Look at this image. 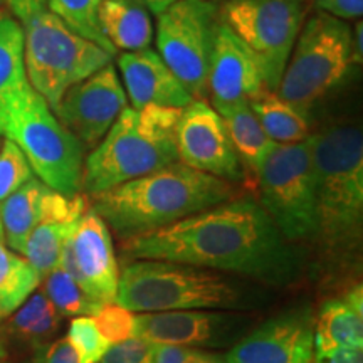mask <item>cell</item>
I'll return each mask as SVG.
<instances>
[{"label": "cell", "mask_w": 363, "mask_h": 363, "mask_svg": "<svg viewBox=\"0 0 363 363\" xmlns=\"http://www.w3.org/2000/svg\"><path fill=\"white\" fill-rule=\"evenodd\" d=\"M130 259L180 262L239 274L276 288L293 284L305 257L252 199H230L123 242Z\"/></svg>", "instance_id": "obj_1"}, {"label": "cell", "mask_w": 363, "mask_h": 363, "mask_svg": "<svg viewBox=\"0 0 363 363\" xmlns=\"http://www.w3.org/2000/svg\"><path fill=\"white\" fill-rule=\"evenodd\" d=\"M230 199L233 184L177 162L94 195L91 208L125 242Z\"/></svg>", "instance_id": "obj_2"}, {"label": "cell", "mask_w": 363, "mask_h": 363, "mask_svg": "<svg viewBox=\"0 0 363 363\" xmlns=\"http://www.w3.org/2000/svg\"><path fill=\"white\" fill-rule=\"evenodd\" d=\"M316 177V239L328 254L355 251L363 222V136L353 125L311 135Z\"/></svg>", "instance_id": "obj_3"}, {"label": "cell", "mask_w": 363, "mask_h": 363, "mask_svg": "<svg viewBox=\"0 0 363 363\" xmlns=\"http://www.w3.org/2000/svg\"><path fill=\"white\" fill-rule=\"evenodd\" d=\"M257 289L203 267L170 261L135 259L118 278L116 305L131 313L180 310H247Z\"/></svg>", "instance_id": "obj_4"}, {"label": "cell", "mask_w": 363, "mask_h": 363, "mask_svg": "<svg viewBox=\"0 0 363 363\" xmlns=\"http://www.w3.org/2000/svg\"><path fill=\"white\" fill-rule=\"evenodd\" d=\"M179 108L126 106L83 162L81 189L94 195L179 162Z\"/></svg>", "instance_id": "obj_5"}, {"label": "cell", "mask_w": 363, "mask_h": 363, "mask_svg": "<svg viewBox=\"0 0 363 363\" xmlns=\"http://www.w3.org/2000/svg\"><path fill=\"white\" fill-rule=\"evenodd\" d=\"M2 133L43 184L67 197L79 194L84 147L33 88L4 113Z\"/></svg>", "instance_id": "obj_6"}, {"label": "cell", "mask_w": 363, "mask_h": 363, "mask_svg": "<svg viewBox=\"0 0 363 363\" xmlns=\"http://www.w3.org/2000/svg\"><path fill=\"white\" fill-rule=\"evenodd\" d=\"M29 84L54 111L71 86L111 65L110 52L81 38L48 9L22 22Z\"/></svg>", "instance_id": "obj_7"}, {"label": "cell", "mask_w": 363, "mask_h": 363, "mask_svg": "<svg viewBox=\"0 0 363 363\" xmlns=\"http://www.w3.org/2000/svg\"><path fill=\"white\" fill-rule=\"evenodd\" d=\"M352 66V27L320 12L299 30L276 93L310 113L343 83Z\"/></svg>", "instance_id": "obj_8"}, {"label": "cell", "mask_w": 363, "mask_h": 363, "mask_svg": "<svg viewBox=\"0 0 363 363\" xmlns=\"http://www.w3.org/2000/svg\"><path fill=\"white\" fill-rule=\"evenodd\" d=\"M311 138V136H310ZM274 143L254 175L259 206L289 242L316 239V177L311 140Z\"/></svg>", "instance_id": "obj_9"}, {"label": "cell", "mask_w": 363, "mask_h": 363, "mask_svg": "<svg viewBox=\"0 0 363 363\" xmlns=\"http://www.w3.org/2000/svg\"><path fill=\"white\" fill-rule=\"evenodd\" d=\"M217 22V7L211 0H179L157 16L158 56L194 99L208 96V65Z\"/></svg>", "instance_id": "obj_10"}, {"label": "cell", "mask_w": 363, "mask_h": 363, "mask_svg": "<svg viewBox=\"0 0 363 363\" xmlns=\"http://www.w3.org/2000/svg\"><path fill=\"white\" fill-rule=\"evenodd\" d=\"M305 0H225L220 19L256 56L266 89L276 93L305 24Z\"/></svg>", "instance_id": "obj_11"}, {"label": "cell", "mask_w": 363, "mask_h": 363, "mask_svg": "<svg viewBox=\"0 0 363 363\" xmlns=\"http://www.w3.org/2000/svg\"><path fill=\"white\" fill-rule=\"evenodd\" d=\"M251 328V318L220 310H180L135 315V337L189 348L233 347Z\"/></svg>", "instance_id": "obj_12"}, {"label": "cell", "mask_w": 363, "mask_h": 363, "mask_svg": "<svg viewBox=\"0 0 363 363\" xmlns=\"http://www.w3.org/2000/svg\"><path fill=\"white\" fill-rule=\"evenodd\" d=\"M179 162L189 169L235 184L244 167L227 133L225 123L206 99H194L180 113L175 126Z\"/></svg>", "instance_id": "obj_13"}, {"label": "cell", "mask_w": 363, "mask_h": 363, "mask_svg": "<svg viewBox=\"0 0 363 363\" xmlns=\"http://www.w3.org/2000/svg\"><path fill=\"white\" fill-rule=\"evenodd\" d=\"M59 266L99 305H111L118 293V262L111 230L93 208L78 220L62 246Z\"/></svg>", "instance_id": "obj_14"}, {"label": "cell", "mask_w": 363, "mask_h": 363, "mask_svg": "<svg viewBox=\"0 0 363 363\" xmlns=\"http://www.w3.org/2000/svg\"><path fill=\"white\" fill-rule=\"evenodd\" d=\"M126 106L128 98L111 62L81 83L71 86L59 101L54 115L83 147L93 150Z\"/></svg>", "instance_id": "obj_15"}, {"label": "cell", "mask_w": 363, "mask_h": 363, "mask_svg": "<svg viewBox=\"0 0 363 363\" xmlns=\"http://www.w3.org/2000/svg\"><path fill=\"white\" fill-rule=\"evenodd\" d=\"M315 313L294 308L269 318L230 347L225 363H313Z\"/></svg>", "instance_id": "obj_16"}, {"label": "cell", "mask_w": 363, "mask_h": 363, "mask_svg": "<svg viewBox=\"0 0 363 363\" xmlns=\"http://www.w3.org/2000/svg\"><path fill=\"white\" fill-rule=\"evenodd\" d=\"M207 89L217 113L251 103L267 91L256 56L222 19L216 27Z\"/></svg>", "instance_id": "obj_17"}, {"label": "cell", "mask_w": 363, "mask_h": 363, "mask_svg": "<svg viewBox=\"0 0 363 363\" xmlns=\"http://www.w3.org/2000/svg\"><path fill=\"white\" fill-rule=\"evenodd\" d=\"M116 66L123 79L121 84L126 98L135 110L147 106L184 110L194 101L189 91L153 49L120 54Z\"/></svg>", "instance_id": "obj_18"}, {"label": "cell", "mask_w": 363, "mask_h": 363, "mask_svg": "<svg viewBox=\"0 0 363 363\" xmlns=\"http://www.w3.org/2000/svg\"><path fill=\"white\" fill-rule=\"evenodd\" d=\"M88 208L86 197L81 194L67 197L56 190H49V194L45 195L43 217L27 238L22 252L39 272L40 279L59 264L66 239L69 238L72 229Z\"/></svg>", "instance_id": "obj_19"}, {"label": "cell", "mask_w": 363, "mask_h": 363, "mask_svg": "<svg viewBox=\"0 0 363 363\" xmlns=\"http://www.w3.org/2000/svg\"><path fill=\"white\" fill-rule=\"evenodd\" d=\"M340 348H363V291L362 284L343 298L323 303L315 315V353Z\"/></svg>", "instance_id": "obj_20"}, {"label": "cell", "mask_w": 363, "mask_h": 363, "mask_svg": "<svg viewBox=\"0 0 363 363\" xmlns=\"http://www.w3.org/2000/svg\"><path fill=\"white\" fill-rule=\"evenodd\" d=\"M99 27L116 52L142 51L153 40L152 16L136 0H101Z\"/></svg>", "instance_id": "obj_21"}, {"label": "cell", "mask_w": 363, "mask_h": 363, "mask_svg": "<svg viewBox=\"0 0 363 363\" xmlns=\"http://www.w3.org/2000/svg\"><path fill=\"white\" fill-rule=\"evenodd\" d=\"M48 185L33 177L21 189L0 202V222H2L4 239L12 251L24 252L27 238L39 224L44 211Z\"/></svg>", "instance_id": "obj_22"}, {"label": "cell", "mask_w": 363, "mask_h": 363, "mask_svg": "<svg viewBox=\"0 0 363 363\" xmlns=\"http://www.w3.org/2000/svg\"><path fill=\"white\" fill-rule=\"evenodd\" d=\"M30 88L24 66V30L13 17L0 13V118Z\"/></svg>", "instance_id": "obj_23"}, {"label": "cell", "mask_w": 363, "mask_h": 363, "mask_svg": "<svg viewBox=\"0 0 363 363\" xmlns=\"http://www.w3.org/2000/svg\"><path fill=\"white\" fill-rule=\"evenodd\" d=\"M249 106L274 143H299L313 135L310 113L286 101L278 93L266 91Z\"/></svg>", "instance_id": "obj_24"}, {"label": "cell", "mask_w": 363, "mask_h": 363, "mask_svg": "<svg viewBox=\"0 0 363 363\" xmlns=\"http://www.w3.org/2000/svg\"><path fill=\"white\" fill-rule=\"evenodd\" d=\"M219 115L224 120L227 133L240 163L244 169L251 170L254 177L259 170L262 160L274 147V142L262 130L249 103L239 104Z\"/></svg>", "instance_id": "obj_25"}, {"label": "cell", "mask_w": 363, "mask_h": 363, "mask_svg": "<svg viewBox=\"0 0 363 363\" xmlns=\"http://www.w3.org/2000/svg\"><path fill=\"white\" fill-rule=\"evenodd\" d=\"M39 272L0 239V321L12 316L40 283Z\"/></svg>", "instance_id": "obj_26"}, {"label": "cell", "mask_w": 363, "mask_h": 363, "mask_svg": "<svg viewBox=\"0 0 363 363\" xmlns=\"http://www.w3.org/2000/svg\"><path fill=\"white\" fill-rule=\"evenodd\" d=\"M61 323V315L44 291L33 293L13 313L11 326L17 337L40 343L52 337Z\"/></svg>", "instance_id": "obj_27"}, {"label": "cell", "mask_w": 363, "mask_h": 363, "mask_svg": "<svg viewBox=\"0 0 363 363\" xmlns=\"http://www.w3.org/2000/svg\"><path fill=\"white\" fill-rule=\"evenodd\" d=\"M99 7L101 0H48L45 2V9L59 21L65 22L71 30L115 56L116 51L104 39L99 27Z\"/></svg>", "instance_id": "obj_28"}, {"label": "cell", "mask_w": 363, "mask_h": 363, "mask_svg": "<svg viewBox=\"0 0 363 363\" xmlns=\"http://www.w3.org/2000/svg\"><path fill=\"white\" fill-rule=\"evenodd\" d=\"M43 279L45 296L61 316H94L104 306L93 301L59 264Z\"/></svg>", "instance_id": "obj_29"}, {"label": "cell", "mask_w": 363, "mask_h": 363, "mask_svg": "<svg viewBox=\"0 0 363 363\" xmlns=\"http://www.w3.org/2000/svg\"><path fill=\"white\" fill-rule=\"evenodd\" d=\"M29 162L21 148L6 138L0 143V202L33 179Z\"/></svg>", "instance_id": "obj_30"}, {"label": "cell", "mask_w": 363, "mask_h": 363, "mask_svg": "<svg viewBox=\"0 0 363 363\" xmlns=\"http://www.w3.org/2000/svg\"><path fill=\"white\" fill-rule=\"evenodd\" d=\"M66 338L76 348L83 363H98L111 347L99 333L91 316L72 318Z\"/></svg>", "instance_id": "obj_31"}, {"label": "cell", "mask_w": 363, "mask_h": 363, "mask_svg": "<svg viewBox=\"0 0 363 363\" xmlns=\"http://www.w3.org/2000/svg\"><path fill=\"white\" fill-rule=\"evenodd\" d=\"M91 318H93L99 333L110 345L121 343L135 337V315L116 303L104 305Z\"/></svg>", "instance_id": "obj_32"}, {"label": "cell", "mask_w": 363, "mask_h": 363, "mask_svg": "<svg viewBox=\"0 0 363 363\" xmlns=\"http://www.w3.org/2000/svg\"><path fill=\"white\" fill-rule=\"evenodd\" d=\"M98 363H155L153 343L140 337L128 338L121 343L111 345Z\"/></svg>", "instance_id": "obj_33"}, {"label": "cell", "mask_w": 363, "mask_h": 363, "mask_svg": "<svg viewBox=\"0 0 363 363\" xmlns=\"http://www.w3.org/2000/svg\"><path fill=\"white\" fill-rule=\"evenodd\" d=\"M316 6L340 21H357L363 16V0H316Z\"/></svg>", "instance_id": "obj_34"}, {"label": "cell", "mask_w": 363, "mask_h": 363, "mask_svg": "<svg viewBox=\"0 0 363 363\" xmlns=\"http://www.w3.org/2000/svg\"><path fill=\"white\" fill-rule=\"evenodd\" d=\"M40 363H83L67 338H59L45 348Z\"/></svg>", "instance_id": "obj_35"}, {"label": "cell", "mask_w": 363, "mask_h": 363, "mask_svg": "<svg viewBox=\"0 0 363 363\" xmlns=\"http://www.w3.org/2000/svg\"><path fill=\"white\" fill-rule=\"evenodd\" d=\"M194 348L179 345L153 343V360L155 363H187Z\"/></svg>", "instance_id": "obj_36"}, {"label": "cell", "mask_w": 363, "mask_h": 363, "mask_svg": "<svg viewBox=\"0 0 363 363\" xmlns=\"http://www.w3.org/2000/svg\"><path fill=\"white\" fill-rule=\"evenodd\" d=\"M313 363H363V348H340L328 353H315Z\"/></svg>", "instance_id": "obj_37"}, {"label": "cell", "mask_w": 363, "mask_h": 363, "mask_svg": "<svg viewBox=\"0 0 363 363\" xmlns=\"http://www.w3.org/2000/svg\"><path fill=\"white\" fill-rule=\"evenodd\" d=\"M7 2L13 16L21 22H24L34 13L44 11L48 0H7Z\"/></svg>", "instance_id": "obj_38"}, {"label": "cell", "mask_w": 363, "mask_h": 363, "mask_svg": "<svg viewBox=\"0 0 363 363\" xmlns=\"http://www.w3.org/2000/svg\"><path fill=\"white\" fill-rule=\"evenodd\" d=\"M363 62V22L358 19L352 29V65L360 66Z\"/></svg>", "instance_id": "obj_39"}, {"label": "cell", "mask_w": 363, "mask_h": 363, "mask_svg": "<svg viewBox=\"0 0 363 363\" xmlns=\"http://www.w3.org/2000/svg\"><path fill=\"white\" fill-rule=\"evenodd\" d=\"M187 363H225V357L217 352H206L201 348H194Z\"/></svg>", "instance_id": "obj_40"}, {"label": "cell", "mask_w": 363, "mask_h": 363, "mask_svg": "<svg viewBox=\"0 0 363 363\" xmlns=\"http://www.w3.org/2000/svg\"><path fill=\"white\" fill-rule=\"evenodd\" d=\"M136 2L142 4L150 13H155V16H158V13H162L165 9H169L172 4L179 2V0H136Z\"/></svg>", "instance_id": "obj_41"}, {"label": "cell", "mask_w": 363, "mask_h": 363, "mask_svg": "<svg viewBox=\"0 0 363 363\" xmlns=\"http://www.w3.org/2000/svg\"><path fill=\"white\" fill-rule=\"evenodd\" d=\"M2 118H0V143H2Z\"/></svg>", "instance_id": "obj_42"}, {"label": "cell", "mask_w": 363, "mask_h": 363, "mask_svg": "<svg viewBox=\"0 0 363 363\" xmlns=\"http://www.w3.org/2000/svg\"><path fill=\"white\" fill-rule=\"evenodd\" d=\"M0 239H4V229H2V222H0Z\"/></svg>", "instance_id": "obj_43"}]
</instances>
